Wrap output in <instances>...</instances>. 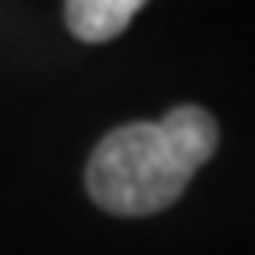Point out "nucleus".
<instances>
[{
  "label": "nucleus",
  "mask_w": 255,
  "mask_h": 255,
  "mask_svg": "<svg viewBox=\"0 0 255 255\" xmlns=\"http://www.w3.org/2000/svg\"><path fill=\"white\" fill-rule=\"evenodd\" d=\"M220 128L202 107H174L159 121L121 124L92 149L85 188L114 216H149L174 206L216 152Z\"/></svg>",
  "instance_id": "1"
},
{
  "label": "nucleus",
  "mask_w": 255,
  "mask_h": 255,
  "mask_svg": "<svg viewBox=\"0 0 255 255\" xmlns=\"http://www.w3.org/2000/svg\"><path fill=\"white\" fill-rule=\"evenodd\" d=\"M142 4L145 0H64V18L82 43H107L128 28Z\"/></svg>",
  "instance_id": "2"
}]
</instances>
